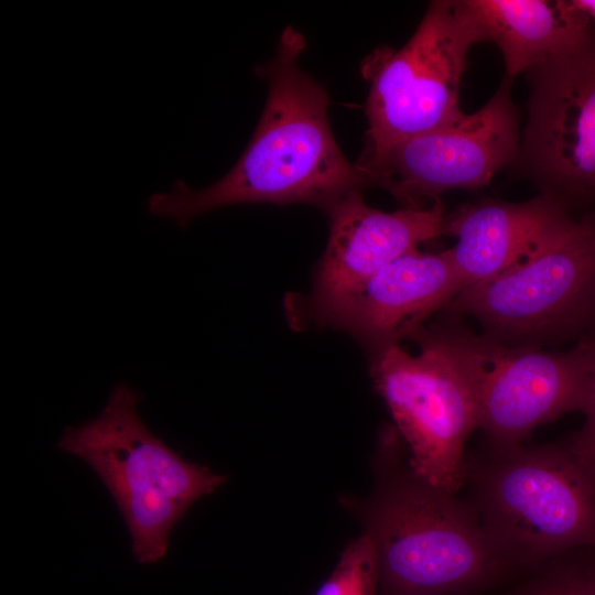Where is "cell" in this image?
<instances>
[{"mask_svg": "<svg viewBox=\"0 0 595 595\" xmlns=\"http://www.w3.org/2000/svg\"><path fill=\"white\" fill-rule=\"evenodd\" d=\"M378 584L376 548L364 532L345 548L333 573L315 595H376Z\"/></svg>", "mask_w": 595, "mask_h": 595, "instance_id": "obj_15", "label": "cell"}, {"mask_svg": "<svg viewBox=\"0 0 595 595\" xmlns=\"http://www.w3.org/2000/svg\"><path fill=\"white\" fill-rule=\"evenodd\" d=\"M411 338L420 345L418 355L400 345L374 355V383L409 448L412 472L432 486L456 494L465 484L466 440L478 429L475 393L430 326Z\"/></svg>", "mask_w": 595, "mask_h": 595, "instance_id": "obj_8", "label": "cell"}, {"mask_svg": "<svg viewBox=\"0 0 595 595\" xmlns=\"http://www.w3.org/2000/svg\"><path fill=\"white\" fill-rule=\"evenodd\" d=\"M474 41L454 0L431 1L413 35L400 48L380 46L367 55L361 74L370 84L368 129L361 153L455 123L461 80Z\"/></svg>", "mask_w": 595, "mask_h": 595, "instance_id": "obj_7", "label": "cell"}, {"mask_svg": "<svg viewBox=\"0 0 595 595\" xmlns=\"http://www.w3.org/2000/svg\"><path fill=\"white\" fill-rule=\"evenodd\" d=\"M528 117L513 164L563 203L595 197V20L571 48L526 72Z\"/></svg>", "mask_w": 595, "mask_h": 595, "instance_id": "obj_9", "label": "cell"}, {"mask_svg": "<svg viewBox=\"0 0 595 595\" xmlns=\"http://www.w3.org/2000/svg\"><path fill=\"white\" fill-rule=\"evenodd\" d=\"M454 8L475 44H496L512 79L576 45L592 21L573 0H454Z\"/></svg>", "mask_w": 595, "mask_h": 595, "instance_id": "obj_14", "label": "cell"}, {"mask_svg": "<svg viewBox=\"0 0 595 595\" xmlns=\"http://www.w3.org/2000/svg\"><path fill=\"white\" fill-rule=\"evenodd\" d=\"M507 346L540 347L595 332V213L573 221L499 275L464 289L447 306Z\"/></svg>", "mask_w": 595, "mask_h": 595, "instance_id": "obj_5", "label": "cell"}, {"mask_svg": "<svg viewBox=\"0 0 595 595\" xmlns=\"http://www.w3.org/2000/svg\"><path fill=\"white\" fill-rule=\"evenodd\" d=\"M574 4L595 20V0H573Z\"/></svg>", "mask_w": 595, "mask_h": 595, "instance_id": "obj_18", "label": "cell"}, {"mask_svg": "<svg viewBox=\"0 0 595 595\" xmlns=\"http://www.w3.org/2000/svg\"><path fill=\"white\" fill-rule=\"evenodd\" d=\"M523 595H595V581L561 578L540 584Z\"/></svg>", "mask_w": 595, "mask_h": 595, "instance_id": "obj_17", "label": "cell"}, {"mask_svg": "<svg viewBox=\"0 0 595 595\" xmlns=\"http://www.w3.org/2000/svg\"><path fill=\"white\" fill-rule=\"evenodd\" d=\"M466 482L484 528L509 562L595 545V463L569 443L490 450L466 464Z\"/></svg>", "mask_w": 595, "mask_h": 595, "instance_id": "obj_4", "label": "cell"}, {"mask_svg": "<svg viewBox=\"0 0 595 595\" xmlns=\"http://www.w3.org/2000/svg\"><path fill=\"white\" fill-rule=\"evenodd\" d=\"M139 403L131 387L116 385L101 412L67 426L57 447L98 475L126 521L136 560L152 564L165 556L175 524L227 476L185 459L154 435Z\"/></svg>", "mask_w": 595, "mask_h": 595, "instance_id": "obj_3", "label": "cell"}, {"mask_svg": "<svg viewBox=\"0 0 595 595\" xmlns=\"http://www.w3.org/2000/svg\"><path fill=\"white\" fill-rule=\"evenodd\" d=\"M382 595H453L493 581L510 563L473 505L410 466L383 477L366 509Z\"/></svg>", "mask_w": 595, "mask_h": 595, "instance_id": "obj_2", "label": "cell"}, {"mask_svg": "<svg viewBox=\"0 0 595 595\" xmlns=\"http://www.w3.org/2000/svg\"><path fill=\"white\" fill-rule=\"evenodd\" d=\"M430 327L472 385L478 429L490 450L521 446L539 425L582 412L586 354L581 340L567 351L507 346L474 333L454 315Z\"/></svg>", "mask_w": 595, "mask_h": 595, "instance_id": "obj_6", "label": "cell"}, {"mask_svg": "<svg viewBox=\"0 0 595 595\" xmlns=\"http://www.w3.org/2000/svg\"><path fill=\"white\" fill-rule=\"evenodd\" d=\"M572 221L569 208L549 195L519 203L483 198L446 215L443 235L456 238L450 251L466 289L527 259Z\"/></svg>", "mask_w": 595, "mask_h": 595, "instance_id": "obj_13", "label": "cell"}, {"mask_svg": "<svg viewBox=\"0 0 595 595\" xmlns=\"http://www.w3.org/2000/svg\"><path fill=\"white\" fill-rule=\"evenodd\" d=\"M305 46L303 34L288 25L273 58L257 67L268 83V97L234 167L199 190L176 180L170 192L148 199L153 216L185 227L204 213L238 204H307L328 212L348 194L368 186L335 140L327 91L300 66Z\"/></svg>", "mask_w": 595, "mask_h": 595, "instance_id": "obj_1", "label": "cell"}, {"mask_svg": "<svg viewBox=\"0 0 595 595\" xmlns=\"http://www.w3.org/2000/svg\"><path fill=\"white\" fill-rule=\"evenodd\" d=\"M327 214L329 236L311 298L315 316L391 261L443 235L446 218L441 199L429 207L387 213L369 206L360 191L348 194Z\"/></svg>", "mask_w": 595, "mask_h": 595, "instance_id": "obj_12", "label": "cell"}, {"mask_svg": "<svg viewBox=\"0 0 595 595\" xmlns=\"http://www.w3.org/2000/svg\"><path fill=\"white\" fill-rule=\"evenodd\" d=\"M581 342L586 354V391L582 409L585 422L569 445L577 455L595 463V333Z\"/></svg>", "mask_w": 595, "mask_h": 595, "instance_id": "obj_16", "label": "cell"}, {"mask_svg": "<svg viewBox=\"0 0 595 595\" xmlns=\"http://www.w3.org/2000/svg\"><path fill=\"white\" fill-rule=\"evenodd\" d=\"M464 290L450 249L411 251L317 316L355 336L372 355L412 337Z\"/></svg>", "mask_w": 595, "mask_h": 595, "instance_id": "obj_11", "label": "cell"}, {"mask_svg": "<svg viewBox=\"0 0 595 595\" xmlns=\"http://www.w3.org/2000/svg\"><path fill=\"white\" fill-rule=\"evenodd\" d=\"M511 83L505 75L482 108L453 125L361 153L355 164L368 186L387 191L402 208H420L444 192L487 185L519 150Z\"/></svg>", "mask_w": 595, "mask_h": 595, "instance_id": "obj_10", "label": "cell"}]
</instances>
